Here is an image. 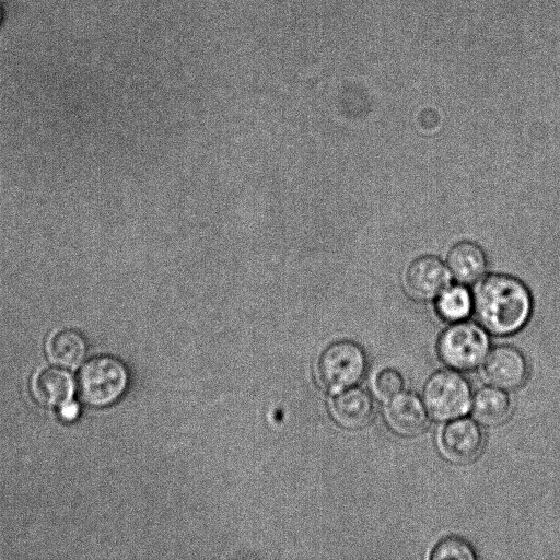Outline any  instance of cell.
<instances>
[{"label": "cell", "instance_id": "6da1fadb", "mask_svg": "<svg viewBox=\"0 0 560 560\" xmlns=\"http://www.w3.org/2000/svg\"><path fill=\"white\" fill-rule=\"evenodd\" d=\"M474 310L481 326L494 335L520 330L533 312V298L517 278L494 273L481 279L474 294Z\"/></svg>", "mask_w": 560, "mask_h": 560}, {"label": "cell", "instance_id": "7a4b0ae2", "mask_svg": "<svg viewBox=\"0 0 560 560\" xmlns=\"http://www.w3.org/2000/svg\"><path fill=\"white\" fill-rule=\"evenodd\" d=\"M130 375L126 364L108 354L89 359L78 375V390L82 401L103 408L118 401L129 386Z\"/></svg>", "mask_w": 560, "mask_h": 560}, {"label": "cell", "instance_id": "3957f363", "mask_svg": "<svg viewBox=\"0 0 560 560\" xmlns=\"http://www.w3.org/2000/svg\"><path fill=\"white\" fill-rule=\"evenodd\" d=\"M422 400L434 420L450 421L463 417L471 408V386L458 372L440 370L427 378Z\"/></svg>", "mask_w": 560, "mask_h": 560}, {"label": "cell", "instance_id": "277c9868", "mask_svg": "<svg viewBox=\"0 0 560 560\" xmlns=\"http://www.w3.org/2000/svg\"><path fill=\"white\" fill-rule=\"evenodd\" d=\"M368 365L362 346L348 339L337 340L318 359V381L327 390L338 393L357 385L365 375Z\"/></svg>", "mask_w": 560, "mask_h": 560}, {"label": "cell", "instance_id": "5b68a950", "mask_svg": "<svg viewBox=\"0 0 560 560\" xmlns=\"http://www.w3.org/2000/svg\"><path fill=\"white\" fill-rule=\"evenodd\" d=\"M489 337L482 326L470 322H456L441 334L436 350L443 363L458 371L477 368L487 357Z\"/></svg>", "mask_w": 560, "mask_h": 560}, {"label": "cell", "instance_id": "8992f818", "mask_svg": "<svg viewBox=\"0 0 560 560\" xmlns=\"http://www.w3.org/2000/svg\"><path fill=\"white\" fill-rule=\"evenodd\" d=\"M439 450L451 463L465 465L475 460L483 447V433L478 422L459 417L450 420L439 433Z\"/></svg>", "mask_w": 560, "mask_h": 560}, {"label": "cell", "instance_id": "52a82bcc", "mask_svg": "<svg viewBox=\"0 0 560 560\" xmlns=\"http://www.w3.org/2000/svg\"><path fill=\"white\" fill-rule=\"evenodd\" d=\"M481 372L488 384L503 389H515L526 381L528 364L517 348L499 345L488 352Z\"/></svg>", "mask_w": 560, "mask_h": 560}, {"label": "cell", "instance_id": "ba28073f", "mask_svg": "<svg viewBox=\"0 0 560 560\" xmlns=\"http://www.w3.org/2000/svg\"><path fill=\"white\" fill-rule=\"evenodd\" d=\"M384 420L390 431L410 438L421 434L427 429L429 412L418 395L401 390L386 400Z\"/></svg>", "mask_w": 560, "mask_h": 560}, {"label": "cell", "instance_id": "9c48e42d", "mask_svg": "<svg viewBox=\"0 0 560 560\" xmlns=\"http://www.w3.org/2000/svg\"><path fill=\"white\" fill-rule=\"evenodd\" d=\"M447 266L435 256L425 255L413 260L406 270L405 285L413 299L425 301L436 298L451 281Z\"/></svg>", "mask_w": 560, "mask_h": 560}, {"label": "cell", "instance_id": "30bf717a", "mask_svg": "<svg viewBox=\"0 0 560 560\" xmlns=\"http://www.w3.org/2000/svg\"><path fill=\"white\" fill-rule=\"evenodd\" d=\"M329 412L339 427L360 430L372 421L375 406L368 390L352 386L332 397Z\"/></svg>", "mask_w": 560, "mask_h": 560}, {"label": "cell", "instance_id": "8fae6325", "mask_svg": "<svg viewBox=\"0 0 560 560\" xmlns=\"http://www.w3.org/2000/svg\"><path fill=\"white\" fill-rule=\"evenodd\" d=\"M446 266L452 277L459 283L471 284L483 276L487 268V257L478 244L463 241L450 249Z\"/></svg>", "mask_w": 560, "mask_h": 560}, {"label": "cell", "instance_id": "7c38bea8", "mask_svg": "<svg viewBox=\"0 0 560 560\" xmlns=\"http://www.w3.org/2000/svg\"><path fill=\"white\" fill-rule=\"evenodd\" d=\"M73 392V377L62 368H45L33 380L34 396L42 405L61 407L71 401Z\"/></svg>", "mask_w": 560, "mask_h": 560}, {"label": "cell", "instance_id": "4fadbf2b", "mask_svg": "<svg viewBox=\"0 0 560 560\" xmlns=\"http://www.w3.org/2000/svg\"><path fill=\"white\" fill-rule=\"evenodd\" d=\"M511 398L505 389L492 385L479 388L471 401L472 415L485 425L504 422L511 413Z\"/></svg>", "mask_w": 560, "mask_h": 560}, {"label": "cell", "instance_id": "5bb4252c", "mask_svg": "<svg viewBox=\"0 0 560 560\" xmlns=\"http://www.w3.org/2000/svg\"><path fill=\"white\" fill-rule=\"evenodd\" d=\"M49 359L62 368L79 365L86 354V341L77 330L63 329L55 334L47 347Z\"/></svg>", "mask_w": 560, "mask_h": 560}, {"label": "cell", "instance_id": "9a60e30c", "mask_svg": "<svg viewBox=\"0 0 560 560\" xmlns=\"http://www.w3.org/2000/svg\"><path fill=\"white\" fill-rule=\"evenodd\" d=\"M474 307V299L465 284L448 285L438 296L435 310L450 323L464 320Z\"/></svg>", "mask_w": 560, "mask_h": 560}, {"label": "cell", "instance_id": "2e32d148", "mask_svg": "<svg viewBox=\"0 0 560 560\" xmlns=\"http://www.w3.org/2000/svg\"><path fill=\"white\" fill-rule=\"evenodd\" d=\"M428 558L430 560H475L477 555L474 547L464 538L447 536L432 547Z\"/></svg>", "mask_w": 560, "mask_h": 560}, {"label": "cell", "instance_id": "e0dca14e", "mask_svg": "<svg viewBox=\"0 0 560 560\" xmlns=\"http://www.w3.org/2000/svg\"><path fill=\"white\" fill-rule=\"evenodd\" d=\"M405 380L394 368H384L374 377L373 388L378 398L387 400L404 389Z\"/></svg>", "mask_w": 560, "mask_h": 560}, {"label": "cell", "instance_id": "ac0fdd59", "mask_svg": "<svg viewBox=\"0 0 560 560\" xmlns=\"http://www.w3.org/2000/svg\"><path fill=\"white\" fill-rule=\"evenodd\" d=\"M79 415V407L74 402H67L60 407V416L63 420L72 421Z\"/></svg>", "mask_w": 560, "mask_h": 560}, {"label": "cell", "instance_id": "d6986e66", "mask_svg": "<svg viewBox=\"0 0 560 560\" xmlns=\"http://www.w3.org/2000/svg\"><path fill=\"white\" fill-rule=\"evenodd\" d=\"M1 15H2V12H1V7H0V21H1Z\"/></svg>", "mask_w": 560, "mask_h": 560}]
</instances>
